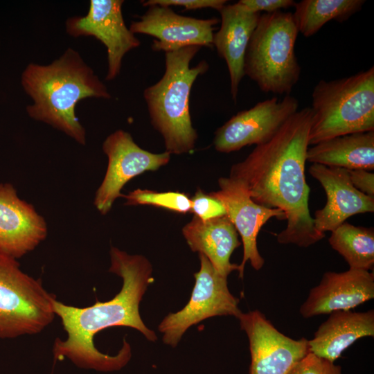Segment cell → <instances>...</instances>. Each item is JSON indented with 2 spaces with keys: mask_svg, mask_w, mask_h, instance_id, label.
<instances>
[{
  "mask_svg": "<svg viewBox=\"0 0 374 374\" xmlns=\"http://www.w3.org/2000/svg\"><path fill=\"white\" fill-rule=\"evenodd\" d=\"M373 298V271L350 268L343 272L326 271L319 284L310 290L299 312L304 318H310L350 310Z\"/></svg>",
  "mask_w": 374,
  "mask_h": 374,
  "instance_id": "obj_17",
  "label": "cell"
},
{
  "mask_svg": "<svg viewBox=\"0 0 374 374\" xmlns=\"http://www.w3.org/2000/svg\"><path fill=\"white\" fill-rule=\"evenodd\" d=\"M218 184L220 190L209 194L223 204L226 215L241 237L243 257L238 271L239 278H242L247 261L257 271L264 265L265 260L257 247V236L260 229L272 217L284 220V215L278 209L256 203L245 186L238 179L221 177Z\"/></svg>",
  "mask_w": 374,
  "mask_h": 374,
  "instance_id": "obj_13",
  "label": "cell"
},
{
  "mask_svg": "<svg viewBox=\"0 0 374 374\" xmlns=\"http://www.w3.org/2000/svg\"><path fill=\"white\" fill-rule=\"evenodd\" d=\"M238 319L249 339V374H287L309 353L308 339L283 335L259 310L242 312Z\"/></svg>",
  "mask_w": 374,
  "mask_h": 374,
  "instance_id": "obj_11",
  "label": "cell"
},
{
  "mask_svg": "<svg viewBox=\"0 0 374 374\" xmlns=\"http://www.w3.org/2000/svg\"><path fill=\"white\" fill-rule=\"evenodd\" d=\"M219 22L218 18L186 17L170 7L152 5L139 20L131 23L130 30L154 37L152 48L166 53L190 46L213 47V30Z\"/></svg>",
  "mask_w": 374,
  "mask_h": 374,
  "instance_id": "obj_14",
  "label": "cell"
},
{
  "mask_svg": "<svg viewBox=\"0 0 374 374\" xmlns=\"http://www.w3.org/2000/svg\"><path fill=\"white\" fill-rule=\"evenodd\" d=\"M308 149L312 163L347 170H374V131L336 136Z\"/></svg>",
  "mask_w": 374,
  "mask_h": 374,
  "instance_id": "obj_21",
  "label": "cell"
},
{
  "mask_svg": "<svg viewBox=\"0 0 374 374\" xmlns=\"http://www.w3.org/2000/svg\"><path fill=\"white\" fill-rule=\"evenodd\" d=\"M221 25L213 34V46L227 65L231 95L236 103L239 85L244 76V62L247 48L260 13L252 12L238 1L226 4L220 11Z\"/></svg>",
  "mask_w": 374,
  "mask_h": 374,
  "instance_id": "obj_18",
  "label": "cell"
},
{
  "mask_svg": "<svg viewBox=\"0 0 374 374\" xmlns=\"http://www.w3.org/2000/svg\"><path fill=\"white\" fill-rule=\"evenodd\" d=\"M47 235V225L35 208L10 184H0V253L19 258Z\"/></svg>",
  "mask_w": 374,
  "mask_h": 374,
  "instance_id": "obj_16",
  "label": "cell"
},
{
  "mask_svg": "<svg viewBox=\"0 0 374 374\" xmlns=\"http://www.w3.org/2000/svg\"><path fill=\"white\" fill-rule=\"evenodd\" d=\"M298 109V100L290 95L259 102L249 109L238 112L215 131V149L229 153L247 145L264 143Z\"/></svg>",
  "mask_w": 374,
  "mask_h": 374,
  "instance_id": "obj_10",
  "label": "cell"
},
{
  "mask_svg": "<svg viewBox=\"0 0 374 374\" xmlns=\"http://www.w3.org/2000/svg\"><path fill=\"white\" fill-rule=\"evenodd\" d=\"M190 211L194 216L203 221L222 217L226 215L223 204L209 193L206 194L198 189L190 198Z\"/></svg>",
  "mask_w": 374,
  "mask_h": 374,
  "instance_id": "obj_26",
  "label": "cell"
},
{
  "mask_svg": "<svg viewBox=\"0 0 374 374\" xmlns=\"http://www.w3.org/2000/svg\"><path fill=\"white\" fill-rule=\"evenodd\" d=\"M55 299L17 259L0 253V338L41 332L55 318Z\"/></svg>",
  "mask_w": 374,
  "mask_h": 374,
  "instance_id": "obj_7",
  "label": "cell"
},
{
  "mask_svg": "<svg viewBox=\"0 0 374 374\" xmlns=\"http://www.w3.org/2000/svg\"><path fill=\"white\" fill-rule=\"evenodd\" d=\"M373 336V310L335 311L320 325L313 339L308 340L309 352L334 362L356 340Z\"/></svg>",
  "mask_w": 374,
  "mask_h": 374,
  "instance_id": "obj_20",
  "label": "cell"
},
{
  "mask_svg": "<svg viewBox=\"0 0 374 374\" xmlns=\"http://www.w3.org/2000/svg\"><path fill=\"white\" fill-rule=\"evenodd\" d=\"M364 3V0H303L295 3L292 15L299 33L308 37L330 21L348 20Z\"/></svg>",
  "mask_w": 374,
  "mask_h": 374,
  "instance_id": "obj_22",
  "label": "cell"
},
{
  "mask_svg": "<svg viewBox=\"0 0 374 374\" xmlns=\"http://www.w3.org/2000/svg\"><path fill=\"white\" fill-rule=\"evenodd\" d=\"M110 258L109 271L123 279L121 290L113 299L96 301L86 308L53 301L54 312L67 334L65 340L57 338L54 342L55 359L68 358L79 367L98 371H118L132 357L130 345L124 339L116 355L104 354L93 344L98 332L110 327L124 326L139 330L149 341L157 339L156 333L145 325L139 313L140 302L154 281L151 263L142 255H130L114 247L110 249Z\"/></svg>",
  "mask_w": 374,
  "mask_h": 374,
  "instance_id": "obj_2",
  "label": "cell"
},
{
  "mask_svg": "<svg viewBox=\"0 0 374 374\" xmlns=\"http://www.w3.org/2000/svg\"><path fill=\"white\" fill-rule=\"evenodd\" d=\"M309 145L374 131V67L333 80H321L312 93Z\"/></svg>",
  "mask_w": 374,
  "mask_h": 374,
  "instance_id": "obj_5",
  "label": "cell"
},
{
  "mask_svg": "<svg viewBox=\"0 0 374 374\" xmlns=\"http://www.w3.org/2000/svg\"><path fill=\"white\" fill-rule=\"evenodd\" d=\"M200 269L194 274L195 283L187 304L179 311L166 315L158 326L165 344L175 347L186 331L200 321L216 316L242 314L239 299L229 291L227 278L222 276L209 260L199 253Z\"/></svg>",
  "mask_w": 374,
  "mask_h": 374,
  "instance_id": "obj_8",
  "label": "cell"
},
{
  "mask_svg": "<svg viewBox=\"0 0 374 374\" xmlns=\"http://www.w3.org/2000/svg\"><path fill=\"white\" fill-rule=\"evenodd\" d=\"M287 374H341V367L309 352L294 365Z\"/></svg>",
  "mask_w": 374,
  "mask_h": 374,
  "instance_id": "obj_25",
  "label": "cell"
},
{
  "mask_svg": "<svg viewBox=\"0 0 374 374\" xmlns=\"http://www.w3.org/2000/svg\"><path fill=\"white\" fill-rule=\"evenodd\" d=\"M122 197L126 199V205H151L183 214L190 212L191 208L190 198L184 193L139 188Z\"/></svg>",
  "mask_w": 374,
  "mask_h": 374,
  "instance_id": "obj_24",
  "label": "cell"
},
{
  "mask_svg": "<svg viewBox=\"0 0 374 374\" xmlns=\"http://www.w3.org/2000/svg\"><path fill=\"white\" fill-rule=\"evenodd\" d=\"M348 170L353 186L362 193L374 197V174L364 169Z\"/></svg>",
  "mask_w": 374,
  "mask_h": 374,
  "instance_id": "obj_29",
  "label": "cell"
},
{
  "mask_svg": "<svg viewBox=\"0 0 374 374\" xmlns=\"http://www.w3.org/2000/svg\"><path fill=\"white\" fill-rule=\"evenodd\" d=\"M103 150L108 158L107 168L93 202L103 215L107 214L115 200L122 197L121 190L130 180L146 171L158 170L170 159V154L166 151L153 153L142 149L130 134L122 130L106 138Z\"/></svg>",
  "mask_w": 374,
  "mask_h": 374,
  "instance_id": "obj_9",
  "label": "cell"
},
{
  "mask_svg": "<svg viewBox=\"0 0 374 374\" xmlns=\"http://www.w3.org/2000/svg\"><path fill=\"white\" fill-rule=\"evenodd\" d=\"M299 30L290 12L260 14L249 40L244 75L265 93L290 95L301 69L295 54Z\"/></svg>",
  "mask_w": 374,
  "mask_h": 374,
  "instance_id": "obj_6",
  "label": "cell"
},
{
  "mask_svg": "<svg viewBox=\"0 0 374 374\" xmlns=\"http://www.w3.org/2000/svg\"><path fill=\"white\" fill-rule=\"evenodd\" d=\"M201 48L190 46L165 53L163 76L143 91L151 123L170 154L191 152L198 137L190 114L189 96L194 82L209 66L205 60L193 67L190 63Z\"/></svg>",
  "mask_w": 374,
  "mask_h": 374,
  "instance_id": "obj_4",
  "label": "cell"
},
{
  "mask_svg": "<svg viewBox=\"0 0 374 374\" xmlns=\"http://www.w3.org/2000/svg\"><path fill=\"white\" fill-rule=\"evenodd\" d=\"M328 241L332 248L345 259L350 269H373V228L357 226L345 222L332 231Z\"/></svg>",
  "mask_w": 374,
  "mask_h": 374,
  "instance_id": "obj_23",
  "label": "cell"
},
{
  "mask_svg": "<svg viewBox=\"0 0 374 374\" xmlns=\"http://www.w3.org/2000/svg\"><path fill=\"white\" fill-rule=\"evenodd\" d=\"M226 0H148L142 1L143 6L160 5L170 7L183 6L186 10L213 8L220 11L227 3Z\"/></svg>",
  "mask_w": 374,
  "mask_h": 374,
  "instance_id": "obj_27",
  "label": "cell"
},
{
  "mask_svg": "<svg viewBox=\"0 0 374 374\" xmlns=\"http://www.w3.org/2000/svg\"><path fill=\"white\" fill-rule=\"evenodd\" d=\"M21 84L33 100L26 108L28 115L82 145L86 143V132L75 115L76 104L87 98H111L93 71L70 48L50 64H29L22 73Z\"/></svg>",
  "mask_w": 374,
  "mask_h": 374,
  "instance_id": "obj_3",
  "label": "cell"
},
{
  "mask_svg": "<svg viewBox=\"0 0 374 374\" xmlns=\"http://www.w3.org/2000/svg\"><path fill=\"white\" fill-rule=\"evenodd\" d=\"M238 3L252 12L271 13L294 6L296 2L293 0H240Z\"/></svg>",
  "mask_w": 374,
  "mask_h": 374,
  "instance_id": "obj_28",
  "label": "cell"
},
{
  "mask_svg": "<svg viewBox=\"0 0 374 374\" xmlns=\"http://www.w3.org/2000/svg\"><path fill=\"white\" fill-rule=\"evenodd\" d=\"M122 0H91L88 13L66 21L67 33L73 37L93 36L107 48L106 80L120 73L122 60L130 50L139 47L140 40L128 28L122 14Z\"/></svg>",
  "mask_w": 374,
  "mask_h": 374,
  "instance_id": "obj_12",
  "label": "cell"
},
{
  "mask_svg": "<svg viewBox=\"0 0 374 374\" xmlns=\"http://www.w3.org/2000/svg\"><path fill=\"white\" fill-rule=\"evenodd\" d=\"M312 115L310 107L298 110L271 139L233 164L229 175L245 186L256 203L283 212L287 226L276 235L278 242L301 247L325 237L310 215L305 173Z\"/></svg>",
  "mask_w": 374,
  "mask_h": 374,
  "instance_id": "obj_1",
  "label": "cell"
},
{
  "mask_svg": "<svg viewBox=\"0 0 374 374\" xmlns=\"http://www.w3.org/2000/svg\"><path fill=\"white\" fill-rule=\"evenodd\" d=\"M309 172L321 184L326 195V205L316 211L312 217L318 231L332 232L350 216L373 213L374 197L353 186L347 169L312 163Z\"/></svg>",
  "mask_w": 374,
  "mask_h": 374,
  "instance_id": "obj_15",
  "label": "cell"
},
{
  "mask_svg": "<svg viewBox=\"0 0 374 374\" xmlns=\"http://www.w3.org/2000/svg\"><path fill=\"white\" fill-rule=\"evenodd\" d=\"M182 234L190 249L204 254L222 276L227 278L231 272L238 271L239 265L231 263L230 257L241 242L226 215L206 221L194 216L183 227Z\"/></svg>",
  "mask_w": 374,
  "mask_h": 374,
  "instance_id": "obj_19",
  "label": "cell"
}]
</instances>
